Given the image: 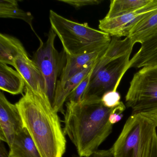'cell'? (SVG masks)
<instances>
[{
	"mask_svg": "<svg viewBox=\"0 0 157 157\" xmlns=\"http://www.w3.org/2000/svg\"><path fill=\"white\" fill-rule=\"evenodd\" d=\"M113 109L105 106L101 98L93 96L79 102H67L63 131L79 157H90L111 134L113 125L109 118Z\"/></svg>",
	"mask_w": 157,
	"mask_h": 157,
	"instance_id": "1",
	"label": "cell"
},
{
	"mask_svg": "<svg viewBox=\"0 0 157 157\" xmlns=\"http://www.w3.org/2000/svg\"><path fill=\"white\" fill-rule=\"evenodd\" d=\"M15 104L42 157H63L65 134L50 100L38 96L25 85L24 94Z\"/></svg>",
	"mask_w": 157,
	"mask_h": 157,
	"instance_id": "2",
	"label": "cell"
},
{
	"mask_svg": "<svg viewBox=\"0 0 157 157\" xmlns=\"http://www.w3.org/2000/svg\"><path fill=\"white\" fill-rule=\"evenodd\" d=\"M51 28L61 41L68 56L105 50L111 41L110 36L90 27L88 23H79L68 20L50 10Z\"/></svg>",
	"mask_w": 157,
	"mask_h": 157,
	"instance_id": "3",
	"label": "cell"
},
{
	"mask_svg": "<svg viewBox=\"0 0 157 157\" xmlns=\"http://www.w3.org/2000/svg\"><path fill=\"white\" fill-rule=\"evenodd\" d=\"M157 128L147 117L132 114L112 147L113 157H149Z\"/></svg>",
	"mask_w": 157,
	"mask_h": 157,
	"instance_id": "4",
	"label": "cell"
},
{
	"mask_svg": "<svg viewBox=\"0 0 157 157\" xmlns=\"http://www.w3.org/2000/svg\"><path fill=\"white\" fill-rule=\"evenodd\" d=\"M125 103L132 114L157 110V65L144 67L134 74Z\"/></svg>",
	"mask_w": 157,
	"mask_h": 157,
	"instance_id": "5",
	"label": "cell"
},
{
	"mask_svg": "<svg viewBox=\"0 0 157 157\" xmlns=\"http://www.w3.org/2000/svg\"><path fill=\"white\" fill-rule=\"evenodd\" d=\"M57 36L51 28L46 41H40L38 49L34 54V62L39 68L45 81L47 94L52 105L57 83L66 61V54H59L55 46Z\"/></svg>",
	"mask_w": 157,
	"mask_h": 157,
	"instance_id": "6",
	"label": "cell"
},
{
	"mask_svg": "<svg viewBox=\"0 0 157 157\" xmlns=\"http://www.w3.org/2000/svg\"><path fill=\"white\" fill-rule=\"evenodd\" d=\"M130 55L111 61L93 71L84 99L90 96L101 98L106 92L117 90L121 79L129 69Z\"/></svg>",
	"mask_w": 157,
	"mask_h": 157,
	"instance_id": "7",
	"label": "cell"
},
{
	"mask_svg": "<svg viewBox=\"0 0 157 157\" xmlns=\"http://www.w3.org/2000/svg\"><path fill=\"white\" fill-rule=\"evenodd\" d=\"M157 11V0H152L147 6L127 14L99 21V28L110 36L127 37L132 30L142 21Z\"/></svg>",
	"mask_w": 157,
	"mask_h": 157,
	"instance_id": "8",
	"label": "cell"
},
{
	"mask_svg": "<svg viewBox=\"0 0 157 157\" xmlns=\"http://www.w3.org/2000/svg\"><path fill=\"white\" fill-rule=\"evenodd\" d=\"M24 127L16 104L11 103L4 93H0V140L9 147L14 137Z\"/></svg>",
	"mask_w": 157,
	"mask_h": 157,
	"instance_id": "9",
	"label": "cell"
},
{
	"mask_svg": "<svg viewBox=\"0 0 157 157\" xmlns=\"http://www.w3.org/2000/svg\"><path fill=\"white\" fill-rule=\"evenodd\" d=\"M13 67L22 76L25 85L34 93L42 98L49 99L46 91L43 75L27 53L18 56L14 60Z\"/></svg>",
	"mask_w": 157,
	"mask_h": 157,
	"instance_id": "10",
	"label": "cell"
},
{
	"mask_svg": "<svg viewBox=\"0 0 157 157\" xmlns=\"http://www.w3.org/2000/svg\"><path fill=\"white\" fill-rule=\"evenodd\" d=\"M98 60L86 67L66 81L60 82L58 81L52 103V106L56 112L57 113L63 112L64 103L67 100L70 94L88 76L90 72L95 68Z\"/></svg>",
	"mask_w": 157,
	"mask_h": 157,
	"instance_id": "11",
	"label": "cell"
},
{
	"mask_svg": "<svg viewBox=\"0 0 157 157\" xmlns=\"http://www.w3.org/2000/svg\"><path fill=\"white\" fill-rule=\"evenodd\" d=\"M105 50L106 49L72 56L66 55V63L59 81H66L86 67L97 62Z\"/></svg>",
	"mask_w": 157,
	"mask_h": 157,
	"instance_id": "12",
	"label": "cell"
},
{
	"mask_svg": "<svg viewBox=\"0 0 157 157\" xmlns=\"http://www.w3.org/2000/svg\"><path fill=\"white\" fill-rule=\"evenodd\" d=\"M135 44L129 37L122 39L113 36L103 55L98 60L94 71H96L111 61L131 54Z\"/></svg>",
	"mask_w": 157,
	"mask_h": 157,
	"instance_id": "13",
	"label": "cell"
},
{
	"mask_svg": "<svg viewBox=\"0 0 157 157\" xmlns=\"http://www.w3.org/2000/svg\"><path fill=\"white\" fill-rule=\"evenodd\" d=\"M140 44L138 51L130 59L129 69L157 65V32Z\"/></svg>",
	"mask_w": 157,
	"mask_h": 157,
	"instance_id": "14",
	"label": "cell"
},
{
	"mask_svg": "<svg viewBox=\"0 0 157 157\" xmlns=\"http://www.w3.org/2000/svg\"><path fill=\"white\" fill-rule=\"evenodd\" d=\"M9 157H42L26 128L17 133L10 147Z\"/></svg>",
	"mask_w": 157,
	"mask_h": 157,
	"instance_id": "15",
	"label": "cell"
},
{
	"mask_svg": "<svg viewBox=\"0 0 157 157\" xmlns=\"http://www.w3.org/2000/svg\"><path fill=\"white\" fill-rule=\"evenodd\" d=\"M25 82L17 70L7 64L0 63V89L13 95L21 94L25 91Z\"/></svg>",
	"mask_w": 157,
	"mask_h": 157,
	"instance_id": "16",
	"label": "cell"
},
{
	"mask_svg": "<svg viewBox=\"0 0 157 157\" xmlns=\"http://www.w3.org/2000/svg\"><path fill=\"white\" fill-rule=\"evenodd\" d=\"M26 53L23 45L19 39L8 35L0 34V63L13 67L15 59Z\"/></svg>",
	"mask_w": 157,
	"mask_h": 157,
	"instance_id": "17",
	"label": "cell"
},
{
	"mask_svg": "<svg viewBox=\"0 0 157 157\" xmlns=\"http://www.w3.org/2000/svg\"><path fill=\"white\" fill-rule=\"evenodd\" d=\"M0 17L20 19L27 23L39 40L42 41L34 30L33 25V16L29 12H25L19 7L16 0H1L0 1Z\"/></svg>",
	"mask_w": 157,
	"mask_h": 157,
	"instance_id": "18",
	"label": "cell"
},
{
	"mask_svg": "<svg viewBox=\"0 0 157 157\" xmlns=\"http://www.w3.org/2000/svg\"><path fill=\"white\" fill-rule=\"evenodd\" d=\"M152 0H112L109 11L105 18L119 17L141 9L151 2Z\"/></svg>",
	"mask_w": 157,
	"mask_h": 157,
	"instance_id": "19",
	"label": "cell"
},
{
	"mask_svg": "<svg viewBox=\"0 0 157 157\" xmlns=\"http://www.w3.org/2000/svg\"><path fill=\"white\" fill-rule=\"evenodd\" d=\"M157 32V11L139 24L130 32L129 37L134 44L143 43Z\"/></svg>",
	"mask_w": 157,
	"mask_h": 157,
	"instance_id": "20",
	"label": "cell"
},
{
	"mask_svg": "<svg viewBox=\"0 0 157 157\" xmlns=\"http://www.w3.org/2000/svg\"><path fill=\"white\" fill-rule=\"evenodd\" d=\"M94 69L90 72L88 76L80 82L78 87L70 94L67 100L68 102L78 103L84 99L89 84L91 79L92 76Z\"/></svg>",
	"mask_w": 157,
	"mask_h": 157,
	"instance_id": "21",
	"label": "cell"
},
{
	"mask_svg": "<svg viewBox=\"0 0 157 157\" xmlns=\"http://www.w3.org/2000/svg\"><path fill=\"white\" fill-rule=\"evenodd\" d=\"M101 101L105 106L109 108H114L122 102L120 94L115 90L105 93L102 96Z\"/></svg>",
	"mask_w": 157,
	"mask_h": 157,
	"instance_id": "22",
	"label": "cell"
},
{
	"mask_svg": "<svg viewBox=\"0 0 157 157\" xmlns=\"http://www.w3.org/2000/svg\"><path fill=\"white\" fill-rule=\"evenodd\" d=\"M58 2L67 3L78 10L85 6L98 5L102 1L100 0H59Z\"/></svg>",
	"mask_w": 157,
	"mask_h": 157,
	"instance_id": "23",
	"label": "cell"
},
{
	"mask_svg": "<svg viewBox=\"0 0 157 157\" xmlns=\"http://www.w3.org/2000/svg\"><path fill=\"white\" fill-rule=\"evenodd\" d=\"M126 109L123 102L118 106L113 109L109 116V120L112 124L114 125L120 121L123 117V112Z\"/></svg>",
	"mask_w": 157,
	"mask_h": 157,
	"instance_id": "24",
	"label": "cell"
},
{
	"mask_svg": "<svg viewBox=\"0 0 157 157\" xmlns=\"http://www.w3.org/2000/svg\"><path fill=\"white\" fill-rule=\"evenodd\" d=\"M74 157H80L75 155ZM89 157H113L112 148L107 150H98Z\"/></svg>",
	"mask_w": 157,
	"mask_h": 157,
	"instance_id": "25",
	"label": "cell"
},
{
	"mask_svg": "<svg viewBox=\"0 0 157 157\" xmlns=\"http://www.w3.org/2000/svg\"><path fill=\"white\" fill-rule=\"evenodd\" d=\"M149 157H157V132L155 134Z\"/></svg>",
	"mask_w": 157,
	"mask_h": 157,
	"instance_id": "26",
	"label": "cell"
},
{
	"mask_svg": "<svg viewBox=\"0 0 157 157\" xmlns=\"http://www.w3.org/2000/svg\"><path fill=\"white\" fill-rule=\"evenodd\" d=\"M141 114L147 117L152 120L154 122L157 127V110Z\"/></svg>",
	"mask_w": 157,
	"mask_h": 157,
	"instance_id": "27",
	"label": "cell"
},
{
	"mask_svg": "<svg viewBox=\"0 0 157 157\" xmlns=\"http://www.w3.org/2000/svg\"><path fill=\"white\" fill-rule=\"evenodd\" d=\"M3 141L1 140L0 144V157H9L10 153L8 152L4 146Z\"/></svg>",
	"mask_w": 157,
	"mask_h": 157,
	"instance_id": "28",
	"label": "cell"
}]
</instances>
